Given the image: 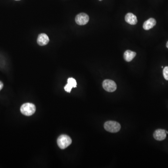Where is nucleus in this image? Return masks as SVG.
Wrapping results in <instances>:
<instances>
[{"label":"nucleus","instance_id":"1","mask_svg":"<svg viewBox=\"0 0 168 168\" xmlns=\"http://www.w3.org/2000/svg\"><path fill=\"white\" fill-rule=\"evenodd\" d=\"M20 110L22 114L25 115L26 116H30L33 115L36 112V106L33 104L26 103L23 104L21 106Z\"/></svg>","mask_w":168,"mask_h":168},{"label":"nucleus","instance_id":"2","mask_svg":"<svg viewBox=\"0 0 168 168\" xmlns=\"http://www.w3.org/2000/svg\"><path fill=\"white\" fill-rule=\"evenodd\" d=\"M72 142L71 138L67 135L60 136L57 140V145L61 149H65L69 146Z\"/></svg>","mask_w":168,"mask_h":168},{"label":"nucleus","instance_id":"3","mask_svg":"<svg viewBox=\"0 0 168 168\" xmlns=\"http://www.w3.org/2000/svg\"><path fill=\"white\" fill-rule=\"evenodd\" d=\"M105 130L111 133H117L120 130L121 126L120 123L116 121H108L104 124Z\"/></svg>","mask_w":168,"mask_h":168},{"label":"nucleus","instance_id":"4","mask_svg":"<svg viewBox=\"0 0 168 168\" xmlns=\"http://www.w3.org/2000/svg\"><path fill=\"white\" fill-rule=\"evenodd\" d=\"M103 88L107 92H114L117 89L116 83L112 80L105 79L103 82Z\"/></svg>","mask_w":168,"mask_h":168},{"label":"nucleus","instance_id":"5","mask_svg":"<svg viewBox=\"0 0 168 168\" xmlns=\"http://www.w3.org/2000/svg\"><path fill=\"white\" fill-rule=\"evenodd\" d=\"M89 16L84 13H81L78 14L75 18L76 23L79 25H84L87 24L88 22H89Z\"/></svg>","mask_w":168,"mask_h":168},{"label":"nucleus","instance_id":"6","mask_svg":"<svg viewBox=\"0 0 168 168\" xmlns=\"http://www.w3.org/2000/svg\"><path fill=\"white\" fill-rule=\"evenodd\" d=\"M166 131L162 129L156 130L154 133V137L157 141H163L166 138Z\"/></svg>","mask_w":168,"mask_h":168},{"label":"nucleus","instance_id":"7","mask_svg":"<svg viewBox=\"0 0 168 168\" xmlns=\"http://www.w3.org/2000/svg\"><path fill=\"white\" fill-rule=\"evenodd\" d=\"M49 42V38L45 34H41L39 35L37 39V42L40 46H44L48 44Z\"/></svg>","mask_w":168,"mask_h":168},{"label":"nucleus","instance_id":"8","mask_svg":"<svg viewBox=\"0 0 168 168\" xmlns=\"http://www.w3.org/2000/svg\"><path fill=\"white\" fill-rule=\"evenodd\" d=\"M126 22L131 25H136L137 23L136 17L131 13H129L126 15L125 17Z\"/></svg>","mask_w":168,"mask_h":168},{"label":"nucleus","instance_id":"9","mask_svg":"<svg viewBox=\"0 0 168 168\" xmlns=\"http://www.w3.org/2000/svg\"><path fill=\"white\" fill-rule=\"evenodd\" d=\"M157 22L156 20L154 18H149L148 20H147L144 22L143 23V28L145 30H149L154 27L156 25Z\"/></svg>","mask_w":168,"mask_h":168},{"label":"nucleus","instance_id":"10","mask_svg":"<svg viewBox=\"0 0 168 168\" xmlns=\"http://www.w3.org/2000/svg\"><path fill=\"white\" fill-rule=\"evenodd\" d=\"M136 53L131 50H127L124 54V59L127 62H130L135 58Z\"/></svg>","mask_w":168,"mask_h":168},{"label":"nucleus","instance_id":"11","mask_svg":"<svg viewBox=\"0 0 168 168\" xmlns=\"http://www.w3.org/2000/svg\"><path fill=\"white\" fill-rule=\"evenodd\" d=\"M67 83L72 86L73 87H76L77 82L74 78H68L67 80Z\"/></svg>","mask_w":168,"mask_h":168},{"label":"nucleus","instance_id":"12","mask_svg":"<svg viewBox=\"0 0 168 168\" xmlns=\"http://www.w3.org/2000/svg\"><path fill=\"white\" fill-rule=\"evenodd\" d=\"M163 75L166 81H168V66L164 67L163 70Z\"/></svg>","mask_w":168,"mask_h":168},{"label":"nucleus","instance_id":"13","mask_svg":"<svg viewBox=\"0 0 168 168\" xmlns=\"http://www.w3.org/2000/svg\"><path fill=\"white\" fill-rule=\"evenodd\" d=\"M72 86L69 84V83H67V84L66 85V86H65V90H66V91L67 92H68V93H70L72 89Z\"/></svg>","mask_w":168,"mask_h":168},{"label":"nucleus","instance_id":"14","mask_svg":"<svg viewBox=\"0 0 168 168\" xmlns=\"http://www.w3.org/2000/svg\"><path fill=\"white\" fill-rule=\"evenodd\" d=\"M3 87V84L2 83V82L0 81V91L2 89Z\"/></svg>","mask_w":168,"mask_h":168},{"label":"nucleus","instance_id":"15","mask_svg":"<svg viewBox=\"0 0 168 168\" xmlns=\"http://www.w3.org/2000/svg\"><path fill=\"white\" fill-rule=\"evenodd\" d=\"M166 47L168 48V41L167 42V44H166Z\"/></svg>","mask_w":168,"mask_h":168},{"label":"nucleus","instance_id":"16","mask_svg":"<svg viewBox=\"0 0 168 168\" xmlns=\"http://www.w3.org/2000/svg\"><path fill=\"white\" fill-rule=\"evenodd\" d=\"M166 134H168V132L167 131H166Z\"/></svg>","mask_w":168,"mask_h":168},{"label":"nucleus","instance_id":"17","mask_svg":"<svg viewBox=\"0 0 168 168\" xmlns=\"http://www.w3.org/2000/svg\"><path fill=\"white\" fill-rule=\"evenodd\" d=\"M99 1H102V0H99Z\"/></svg>","mask_w":168,"mask_h":168},{"label":"nucleus","instance_id":"18","mask_svg":"<svg viewBox=\"0 0 168 168\" xmlns=\"http://www.w3.org/2000/svg\"><path fill=\"white\" fill-rule=\"evenodd\" d=\"M16 1H19V0H16Z\"/></svg>","mask_w":168,"mask_h":168}]
</instances>
